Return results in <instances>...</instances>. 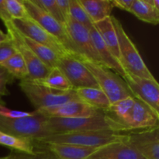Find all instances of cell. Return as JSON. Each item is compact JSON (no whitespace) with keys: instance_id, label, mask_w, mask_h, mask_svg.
<instances>
[{"instance_id":"d590c367","label":"cell","mask_w":159,"mask_h":159,"mask_svg":"<svg viewBox=\"0 0 159 159\" xmlns=\"http://www.w3.org/2000/svg\"><path fill=\"white\" fill-rule=\"evenodd\" d=\"M0 19L4 24L9 23L12 20V18L6 8L5 0H0Z\"/></svg>"},{"instance_id":"d4e9b609","label":"cell","mask_w":159,"mask_h":159,"mask_svg":"<svg viewBox=\"0 0 159 159\" xmlns=\"http://www.w3.org/2000/svg\"><path fill=\"white\" fill-rule=\"evenodd\" d=\"M34 82H37V81H34ZM37 82L44 86L49 87L54 89L61 90V91H68V90L72 89L70 82L57 67L51 68L47 77L43 80L38 81Z\"/></svg>"},{"instance_id":"3957f363","label":"cell","mask_w":159,"mask_h":159,"mask_svg":"<svg viewBox=\"0 0 159 159\" xmlns=\"http://www.w3.org/2000/svg\"><path fill=\"white\" fill-rule=\"evenodd\" d=\"M20 87L35 110L80 100L75 90L61 91L54 89L30 79L20 81Z\"/></svg>"},{"instance_id":"ba28073f","label":"cell","mask_w":159,"mask_h":159,"mask_svg":"<svg viewBox=\"0 0 159 159\" xmlns=\"http://www.w3.org/2000/svg\"><path fill=\"white\" fill-rule=\"evenodd\" d=\"M7 30V35L17 52L21 55L26 65L28 79L33 81H41L47 77L51 68L43 64L32 50L26 45L23 35L12 26L11 21L4 24Z\"/></svg>"},{"instance_id":"277c9868","label":"cell","mask_w":159,"mask_h":159,"mask_svg":"<svg viewBox=\"0 0 159 159\" xmlns=\"http://www.w3.org/2000/svg\"><path fill=\"white\" fill-rule=\"evenodd\" d=\"M111 19L118 38L120 61L126 73L144 79H155L120 20L113 16H111Z\"/></svg>"},{"instance_id":"8fae6325","label":"cell","mask_w":159,"mask_h":159,"mask_svg":"<svg viewBox=\"0 0 159 159\" xmlns=\"http://www.w3.org/2000/svg\"><path fill=\"white\" fill-rule=\"evenodd\" d=\"M11 23L22 35L51 48L59 56L68 54L63 45L54 36L30 17L22 20H12Z\"/></svg>"},{"instance_id":"5b68a950","label":"cell","mask_w":159,"mask_h":159,"mask_svg":"<svg viewBox=\"0 0 159 159\" xmlns=\"http://www.w3.org/2000/svg\"><path fill=\"white\" fill-rule=\"evenodd\" d=\"M47 119L48 117L36 110L34 114L26 117L12 119L0 116V131L36 141L52 135L47 127Z\"/></svg>"},{"instance_id":"8992f818","label":"cell","mask_w":159,"mask_h":159,"mask_svg":"<svg viewBox=\"0 0 159 159\" xmlns=\"http://www.w3.org/2000/svg\"><path fill=\"white\" fill-rule=\"evenodd\" d=\"M97 82L99 88L107 96L111 104L132 96L123 78L104 65L81 58Z\"/></svg>"},{"instance_id":"4316f807","label":"cell","mask_w":159,"mask_h":159,"mask_svg":"<svg viewBox=\"0 0 159 159\" xmlns=\"http://www.w3.org/2000/svg\"><path fill=\"white\" fill-rule=\"evenodd\" d=\"M36 144H37V150L34 153H26V152L11 150L9 155L5 157H2L0 159H57L53 152H51L48 148L46 144H40L37 142H36Z\"/></svg>"},{"instance_id":"f1b7e54d","label":"cell","mask_w":159,"mask_h":159,"mask_svg":"<svg viewBox=\"0 0 159 159\" xmlns=\"http://www.w3.org/2000/svg\"><path fill=\"white\" fill-rule=\"evenodd\" d=\"M5 2L12 20H22L30 17L22 0H5Z\"/></svg>"},{"instance_id":"603a6c76","label":"cell","mask_w":159,"mask_h":159,"mask_svg":"<svg viewBox=\"0 0 159 159\" xmlns=\"http://www.w3.org/2000/svg\"><path fill=\"white\" fill-rule=\"evenodd\" d=\"M23 40L28 47L32 50L35 55L47 65L49 68L57 67L60 56L54 52L51 48H48L45 45L34 41L31 39L23 36Z\"/></svg>"},{"instance_id":"6da1fadb","label":"cell","mask_w":159,"mask_h":159,"mask_svg":"<svg viewBox=\"0 0 159 159\" xmlns=\"http://www.w3.org/2000/svg\"><path fill=\"white\" fill-rule=\"evenodd\" d=\"M124 134L111 130H87L53 134L36 140L40 144H67L99 148L113 142L121 141Z\"/></svg>"},{"instance_id":"1f68e13d","label":"cell","mask_w":159,"mask_h":159,"mask_svg":"<svg viewBox=\"0 0 159 159\" xmlns=\"http://www.w3.org/2000/svg\"><path fill=\"white\" fill-rule=\"evenodd\" d=\"M16 52V50L14 48L9 38L8 40L0 44V65L10 58Z\"/></svg>"},{"instance_id":"836d02e7","label":"cell","mask_w":159,"mask_h":159,"mask_svg":"<svg viewBox=\"0 0 159 159\" xmlns=\"http://www.w3.org/2000/svg\"><path fill=\"white\" fill-rule=\"evenodd\" d=\"M57 6L59 8L61 13L63 16L65 22L66 23L69 20V9H70V0H56Z\"/></svg>"},{"instance_id":"e575fe53","label":"cell","mask_w":159,"mask_h":159,"mask_svg":"<svg viewBox=\"0 0 159 159\" xmlns=\"http://www.w3.org/2000/svg\"><path fill=\"white\" fill-rule=\"evenodd\" d=\"M134 0H111L113 7L129 12Z\"/></svg>"},{"instance_id":"484cf974","label":"cell","mask_w":159,"mask_h":159,"mask_svg":"<svg viewBox=\"0 0 159 159\" xmlns=\"http://www.w3.org/2000/svg\"><path fill=\"white\" fill-rule=\"evenodd\" d=\"M0 65L3 67L14 79H20V81L28 79L26 65L23 57L18 52Z\"/></svg>"},{"instance_id":"44dd1931","label":"cell","mask_w":159,"mask_h":159,"mask_svg":"<svg viewBox=\"0 0 159 159\" xmlns=\"http://www.w3.org/2000/svg\"><path fill=\"white\" fill-rule=\"evenodd\" d=\"M93 23L110 17L113 7L110 0H79Z\"/></svg>"},{"instance_id":"2e32d148","label":"cell","mask_w":159,"mask_h":159,"mask_svg":"<svg viewBox=\"0 0 159 159\" xmlns=\"http://www.w3.org/2000/svg\"><path fill=\"white\" fill-rule=\"evenodd\" d=\"M87 159H144L135 149L122 141H117L97 148Z\"/></svg>"},{"instance_id":"83f0119b","label":"cell","mask_w":159,"mask_h":159,"mask_svg":"<svg viewBox=\"0 0 159 159\" xmlns=\"http://www.w3.org/2000/svg\"><path fill=\"white\" fill-rule=\"evenodd\" d=\"M69 18L73 21L85 26L87 30L93 26V22L87 15L86 12L79 0H70Z\"/></svg>"},{"instance_id":"7c38bea8","label":"cell","mask_w":159,"mask_h":159,"mask_svg":"<svg viewBox=\"0 0 159 159\" xmlns=\"http://www.w3.org/2000/svg\"><path fill=\"white\" fill-rule=\"evenodd\" d=\"M132 96L140 99L159 115V85L156 79L127 74L123 77Z\"/></svg>"},{"instance_id":"30bf717a","label":"cell","mask_w":159,"mask_h":159,"mask_svg":"<svg viewBox=\"0 0 159 159\" xmlns=\"http://www.w3.org/2000/svg\"><path fill=\"white\" fill-rule=\"evenodd\" d=\"M121 141L144 159H159V127L124 133Z\"/></svg>"},{"instance_id":"e0dca14e","label":"cell","mask_w":159,"mask_h":159,"mask_svg":"<svg viewBox=\"0 0 159 159\" xmlns=\"http://www.w3.org/2000/svg\"><path fill=\"white\" fill-rule=\"evenodd\" d=\"M89 32L90 37L93 40L95 48H96L100 59L102 60L104 66L114 71L115 73L120 75L122 78L125 76L127 75L126 71H124L117 59L114 57V56L112 54L108 48L106 46L100 35L95 28L94 25L89 29Z\"/></svg>"},{"instance_id":"5bb4252c","label":"cell","mask_w":159,"mask_h":159,"mask_svg":"<svg viewBox=\"0 0 159 159\" xmlns=\"http://www.w3.org/2000/svg\"><path fill=\"white\" fill-rule=\"evenodd\" d=\"M134 99V105L124 124V133L159 127V115L144 102Z\"/></svg>"},{"instance_id":"4fadbf2b","label":"cell","mask_w":159,"mask_h":159,"mask_svg":"<svg viewBox=\"0 0 159 159\" xmlns=\"http://www.w3.org/2000/svg\"><path fill=\"white\" fill-rule=\"evenodd\" d=\"M65 27L81 58L103 65L95 48L89 30L71 19L65 23Z\"/></svg>"},{"instance_id":"9c48e42d","label":"cell","mask_w":159,"mask_h":159,"mask_svg":"<svg viewBox=\"0 0 159 159\" xmlns=\"http://www.w3.org/2000/svg\"><path fill=\"white\" fill-rule=\"evenodd\" d=\"M57 67L62 71L72 89L82 88H99L97 82L86 68L81 57L71 54L60 56Z\"/></svg>"},{"instance_id":"52a82bcc","label":"cell","mask_w":159,"mask_h":159,"mask_svg":"<svg viewBox=\"0 0 159 159\" xmlns=\"http://www.w3.org/2000/svg\"><path fill=\"white\" fill-rule=\"evenodd\" d=\"M30 18L38 23L42 28L54 36L66 49L68 54L80 57L77 49L70 39L65 26L53 18L42 8L37 6L33 0H22Z\"/></svg>"},{"instance_id":"d6986e66","label":"cell","mask_w":159,"mask_h":159,"mask_svg":"<svg viewBox=\"0 0 159 159\" xmlns=\"http://www.w3.org/2000/svg\"><path fill=\"white\" fill-rule=\"evenodd\" d=\"M82 102L96 110L105 111L111 105L107 95L99 88H82L75 89Z\"/></svg>"},{"instance_id":"ac0fdd59","label":"cell","mask_w":159,"mask_h":159,"mask_svg":"<svg viewBox=\"0 0 159 159\" xmlns=\"http://www.w3.org/2000/svg\"><path fill=\"white\" fill-rule=\"evenodd\" d=\"M57 159H87L97 148L67 144H47Z\"/></svg>"},{"instance_id":"4dcf8cb0","label":"cell","mask_w":159,"mask_h":159,"mask_svg":"<svg viewBox=\"0 0 159 159\" xmlns=\"http://www.w3.org/2000/svg\"><path fill=\"white\" fill-rule=\"evenodd\" d=\"M15 80L13 77L0 65V104L3 105L5 102L2 101V97L9 96L10 93L7 89V85Z\"/></svg>"},{"instance_id":"ffe728a7","label":"cell","mask_w":159,"mask_h":159,"mask_svg":"<svg viewBox=\"0 0 159 159\" xmlns=\"http://www.w3.org/2000/svg\"><path fill=\"white\" fill-rule=\"evenodd\" d=\"M94 26L96 30L98 31L100 35L102 41L108 48L110 52L112 53L114 57H116L120 61V51H119V43H118V38L115 30L114 26L112 22L111 16L110 17L104 19L102 21L94 23Z\"/></svg>"},{"instance_id":"7a4b0ae2","label":"cell","mask_w":159,"mask_h":159,"mask_svg":"<svg viewBox=\"0 0 159 159\" xmlns=\"http://www.w3.org/2000/svg\"><path fill=\"white\" fill-rule=\"evenodd\" d=\"M47 127L52 135L87 130H111L116 131L113 120H110L103 111L99 110H97L94 115L88 117H48Z\"/></svg>"},{"instance_id":"8d00e7d4","label":"cell","mask_w":159,"mask_h":159,"mask_svg":"<svg viewBox=\"0 0 159 159\" xmlns=\"http://www.w3.org/2000/svg\"><path fill=\"white\" fill-rule=\"evenodd\" d=\"M149 5H151L152 6H153L154 8H155L156 9L159 10V1L158 0H145Z\"/></svg>"},{"instance_id":"7402d4cb","label":"cell","mask_w":159,"mask_h":159,"mask_svg":"<svg viewBox=\"0 0 159 159\" xmlns=\"http://www.w3.org/2000/svg\"><path fill=\"white\" fill-rule=\"evenodd\" d=\"M129 12L145 23L152 25L159 23V10L149 5L145 0H134Z\"/></svg>"},{"instance_id":"d6a6232c","label":"cell","mask_w":159,"mask_h":159,"mask_svg":"<svg viewBox=\"0 0 159 159\" xmlns=\"http://www.w3.org/2000/svg\"><path fill=\"white\" fill-rule=\"evenodd\" d=\"M34 114L33 112L27 111H21V110H11V109L7 108L5 106L0 104V116L6 118H21L26 117V116H31Z\"/></svg>"},{"instance_id":"cb8c5ba5","label":"cell","mask_w":159,"mask_h":159,"mask_svg":"<svg viewBox=\"0 0 159 159\" xmlns=\"http://www.w3.org/2000/svg\"><path fill=\"white\" fill-rule=\"evenodd\" d=\"M0 144L11 148V150L34 153L37 150V144L34 140L20 138L0 131Z\"/></svg>"},{"instance_id":"74e56055","label":"cell","mask_w":159,"mask_h":159,"mask_svg":"<svg viewBox=\"0 0 159 159\" xmlns=\"http://www.w3.org/2000/svg\"><path fill=\"white\" fill-rule=\"evenodd\" d=\"M8 40H9V37H8L7 34H5V33L0 29V44Z\"/></svg>"},{"instance_id":"9a60e30c","label":"cell","mask_w":159,"mask_h":159,"mask_svg":"<svg viewBox=\"0 0 159 159\" xmlns=\"http://www.w3.org/2000/svg\"><path fill=\"white\" fill-rule=\"evenodd\" d=\"M36 111L48 118H78L91 116L97 110L79 100L68 102L56 107L40 109Z\"/></svg>"},{"instance_id":"f546056e","label":"cell","mask_w":159,"mask_h":159,"mask_svg":"<svg viewBox=\"0 0 159 159\" xmlns=\"http://www.w3.org/2000/svg\"><path fill=\"white\" fill-rule=\"evenodd\" d=\"M37 6L51 15L53 18L58 21L61 24L65 26V22L57 6L56 0H33Z\"/></svg>"}]
</instances>
